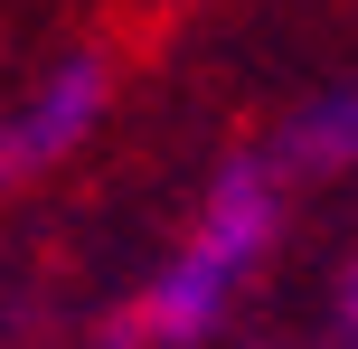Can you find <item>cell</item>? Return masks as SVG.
Returning <instances> with one entry per match:
<instances>
[{"mask_svg":"<svg viewBox=\"0 0 358 349\" xmlns=\"http://www.w3.org/2000/svg\"><path fill=\"white\" fill-rule=\"evenodd\" d=\"M264 151L283 161V180L302 189V199H311V189L358 180V66H340L330 85H311L302 104L264 132Z\"/></svg>","mask_w":358,"mask_h":349,"instance_id":"3957f363","label":"cell"},{"mask_svg":"<svg viewBox=\"0 0 358 349\" xmlns=\"http://www.w3.org/2000/svg\"><path fill=\"white\" fill-rule=\"evenodd\" d=\"M104 113H113V66L94 48L57 57V66L38 76L29 94H10V113H0V189H29V180H48V170H66L76 151L104 132Z\"/></svg>","mask_w":358,"mask_h":349,"instance_id":"7a4b0ae2","label":"cell"},{"mask_svg":"<svg viewBox=\"0 0 358 349\" xmlns=\"http://www.w3.org/2000/svg\"><path fill=\"white\" fill-rule=\"evenodd\" d=\"M292 208H302V189L283 180V161L264 142L227 151L208 170V189H198L189 227L170 236V255L132 283L123 321H113V349H208V340H227L255 274L283 255Z\"/></svg>","mask_w":358,"mask_h":349,"instance_id":"6da1fadb","label":"cell"},{"mask_svg":"<svg viewBox=\"0 0 358 349\" xmlns=\"http://www.w3.org/2000/svg\"><path fill=\"white\" fill-rule=\"evenodd\" d=\"M255 349H358V245H340V264L321 274V293H311V312L292 321V331L255 340Z\"/></svg>","mask_w":358,"mask_h":349,"instance_id":"277c9868","label":"cell"}]
</instances>
